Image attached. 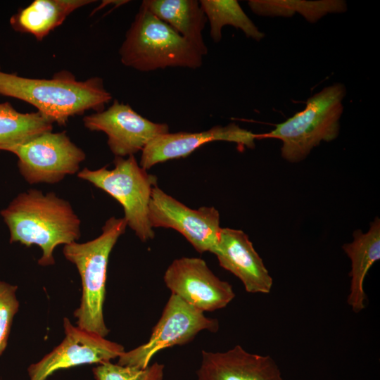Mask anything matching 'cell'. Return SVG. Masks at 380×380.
I'll use <instances>...</instances> for the list:
<instances>
[{
    "label": "cell",
    "instance_id": "52a82bcc",
    "mask_svg": "<svg viewBox=\"0 0 380 380\" xmlns=\"http://www.w3.org/2000/svg\"><path fill=\"white\" fill-rule=\"evenodd\" d=\"M217 319L206 317L204 312L171 293L160 319L153 327L147 342L124 352L118 364L139 369L146 368L159 351L191 342L202 331L217 332Z\"/></svg>",
    "mask_w": 380,
    "mask_h": 380
},
{
    "label": "cell",
    "instance_id": "4fadbf2b",
    "mask_svg": "<svg viewBox=\"0 0 380 380\" xmlns=\"http://www.w3.org/2000/svg\"><path fill=\"white\" fill-rule=\"evenodd\" d=\"M260 139V134L241 128L234 122L199 132H168L156 137L145 146L139 165L147 170L158 163L186 157L200 146L215 141L233 142L252 149L255 140Z\"/></svg>",
    "mask_w": 380,
    "mask_h": 380
},
{
    "label": "cell",
    "instance_id": "7402d4cb",
    "mask_svg": "<svg viewBox=\"0 0 380 380\" xmlns=\"http://www.w3.org/2000/svg\"><path fill=\"white\" fill-rule=\"evenodd\" d=\"M165 366L158 362L144 369L105 362L92 369L96 380H163Z\"/></svg>",
    "mask_w": 380,
    "mask_h": 380
},
{
    "label": "cell",
    "instance_id": "ba28073f",
    "mask_svg": "<svg viewBox=\"0 0 380 380\" xmlns=\"http://www.w3.org/2000/svg\"><path fill=\"white\" fill-rule=\"evenodd\" d=\"M18 157L20 173L30 184H56L78 172L86 158L65 131L46 132L11 150Z\"/></svg>",
    "mask_w": 380,
    "mask_h": 380
},
{
    "label": "cell",
    "instance_id": "7a4b0ae2",
    "mask_svg": "<svg viewBox=\"0 0 380 380\" xmlns=\"http://www.w3.org/2000/svg\"><path fill=\"white\" fill-rule=\"evenodd\" d=\"M0 94L22 100L34 106L52 123L65 125L70 117L94 110H104L112 99L101 77L77 80L68 70L51 79H34L0 71Z\"/></svg>",
    "mask_w": 380,
    "mask_h": 380
},
{
    "label": "cell",
    "instance_id": "6da1fadb",
    "mask_svg": "<svg viewBox=\"0 0 380 380\" xmlns=\"http://www.w3.org/2000/svg\"><path fill=\"white\" fill-rule=\"evenodd\" d=\"M1 215L10 232V243L41 248V266L53 265L55 248L77 241L81 235V222L71 205L53 192L31 189L18 194Z\"/></svg>",
    "mask_w": 380,
    "mask_h": 380
},
{
    "label": "cell",
    "instance_id": "7c38bea8",
    "mask_svg": "<svg viewBox=\"0 0 380 380\" xmlns=\"http://www.w3.org/2000/svg\"><path fill=\"white\" fill-rule=\"evenodd\" d=\"M163 279L172 294L203 312L224 308L235 297L232 285L218 278L199 258L175 259Z\"/></svg>",
    "mask_w": 380,
    "mask_h": 380
},
{
    "label": "cell",
    "instance_id": "8992f818",
    "mask_svg": "<svg viewBox=\"0 0 380 380\" xmlns=\"http://www.w3.org/2000/svg\"><path fill=\"white\" fill-rule=\"evenodd\" d=\"M114 167L84 168L77 177L104 191L122 206L127 226L143 242L154 238L148 220V205L156 177L148 174L134 155L127 158L115 156Z\"/></svg>",
    "mask_w": 380,
    "mask_h": 380
},
{
    "label": "cell",
    "instance_id": "5bb4252c",
    "mask_svg": "<svg viewBox=\"0 0 380 380\" xmlns=\"http://www.w3.org/2000/svg\"><path fill=\"white\" fill-rule=\"evenodd\" d=\"M220 265L237 277L246 291L269 293L273 280L248 235L242 230L222 228L212 252Z\"/></svg>",
    "mask_w": 380,
    "mask_h": 380
},
{
    "label": "cell",
    "instance_id": "ffe728a7",
    "mask_svg": "<svg viewBox=\"0 0 380 380\" xmlns=\"http://www.w3.org/2000/svg\"><path fill=\"white\" fill-rule=\"evenodd\" d=\"M248 5L260 16L287 18L297 13L311 23L327 14L342 13L348 9L343 0H249Z\"/></svg>",
    "mask_w": 380,
    "mask_h": 380
},
{
    "label": "cell",
    "instance_id": "2e32d148",
    "mask_svg": "<svg viewBox=\"0 0 380 380\" xmlns=\"http://www.w3.org/2000/svg\"><path fill=\"white\" fill-rule=\"evenodd\" d=\"M353 240L342 248L351 260V277L348 304L354 312L365 308L366 293L363 284L366 275L375 262L380 259V220L371 222L367 232L360 229L354 232Z\"/></svg>",
    "mask_w": 380,
    "mask_h": 380
},
{
    "label": "cell",
    "instance_id": "e0dca14e",
    "mask_svg": "<svg viewBox=\"0 0 380 380\" xmlns=\"http://www.w3.org/2000/svg\"><path fill=\"white\" fill-rule=\"evenodd\" d=\"M191 42L202 54L208 53L203 37L207 18L196 0H145L141 4Z\"/></svg>",
    "mask_w": 380,
    "mask_h": 380
},
{
    "label": "cell",
    "instance_id": "277c9868",
    "mask_svg": "<svg viewBox=\"0 0 380 380\" xmlns=\"http://www.w3.org/2000/svg\"><path fill=\"white\" fill-rule=\"evenodd\" d=\"M121 63L141 72L181 67L196 69L202 54L188 40L141 5L120 50Z\"/></svg>",
    "mask_w": 380,
    "mask_h": 380
},
{
    "label": "cell",
    "instance_id": "30bf717a",
    "mask_svg": "<svg viewBox=\"0 0 380 380\" xmlns=\"http://www.w3.org/2000/svg\"><path fill=\"white\" fill-rule=\"evenodd\" d=\"M65 336L59 345L27 369L30 380H46L58 370L118 358L124 347L96 334L74 326L63 318Z\"/></svg>",
    "mask_w": 380,
    "mask_h": 380
},
{
    "label": "cell",
    "instance_id": "9c48e42d",
    "mask_svg": "<svg viewBox=\"0 0 380 380\" xmlns=\"http://www.w3.org/2000/svg\"><path fill=\"white\" fill-rule=\"evenodd\" d=\"M148 220L153 228L177 231L199 253L213 251L222 229L220 214L215 208L202 206L197 210L191 209L157 185L151 196Z\"/></svg>",
    "mask_w": 380,
    "mask_h": 380
},
{
    "label": "cell",
    "instance_id": "3957f363",
    "mask_svg": "<svg viewBox=\"0 0 380 380\" xmlns=\"http://www.w3.org/2000/svg\"><path fill=\"white\" fill-rule=\"evenodd\" d=\"M127 226L124 217H110L96 239L84 243L75 241L63 248L65 258L76 266L81 279L80 304L73 313L77 326L103 337L110 331L103 312L108 258Z\"/></svg>",
    "mask_w": 380,
    "mask_h": 380
},
{
    "label": "cell",
    "instance_id": "603a6c76",
    "mask_svg": "<svg viewBox=\"0 0 380 380\" xmlns=\"http://www.w3.org/2000/svg\"><path fill=\"white\" fill-rule=\"evenodd\" d=\"M18 286L0 281V356L6 348L11 326L19 310Z\"/></svg>",
    "mask_w": 380,
    "mask_h": 380
},
{
    "label": "cell",
    "instance_id": "9a60e30c",
    "mask_svg": "<svg viewBox=\"0 0 380 380\" xmlns=\"http://www.w3.org/2000/svg\"><path fill=\"white\" fill-rule=\"evenodd\" d=\"M196 376V380H285L272 357L239 345L224 352L203 350Z\"/></svg>",
    "mask_w": 380,
    "mask_h": 380
},
{
    "label": "cell",
    "instance_id": "d6986e66",
    "mask_svg": "<svg viewBox=\"0 0 380 380\" xmlns=\"http://www.w3.org/2000/svg\"><path fill=\"white\" fill-rule=\"evenodd\" d=\"M52 129L53 123L39 112L23 113L9 102L0 103V150L10 152L14 147Z\"/></svg>",
    "mask_w": 380,
    "mask_h": 380
},
{
    "label": "cell",
    "instance_id": "8fae6325",
    "mask_svg": "<svg viewBox=\"0 0 380 380\" xmlns=\"http://www.w3.org/2000/svg\"><path fill=\"white\" fill-rule=\"evenodd\" d=\"M83 123L91 131L104 132L111 152L123 158L142 151L153 139L169 132L167 124L152 122L116 99L107 109L84 116Z\"/></svg>",
    "mask_w": 380,
    "mask_h": 380
},
{
    "label": "cell",
    "instance_id": "5b68a950",
    "mask_svg": "<svg viewBox=\"0 0 380 380\" xmlns=\"http://www.w3.org/2000/svg\"><path fill=\"white\" fill-rule=\"evenodd\" d=\"M346 89L334 83L310 97L305 108L271 132L260 134V139H277L281 141V157L290 163L304 160L322 141L336 139L343 112V101Z\"/></svg>",
    "mask_w": 380,
    "mask_h": 380
},
{
    "label": "cell",
    "instance_id": "ac0fdd59",
    "mask_svg": "<svg viewBox=\"0 0 380 380\" xmlns=\"http://www.w3.org/2000/svg\"><path fill=\"white\" fill-rule=\"evenodd\" d=\"M92 0H34L12 15L10 24L17 32L33 35L41 41L60 26L76 9Z\"/></svg>",
    "mask_w": 380,
    "mask_h": 380
},
{
    "label": "cell",
    "instance_id": "44dd1931",
    "mask_svg": "<svg viewBox=\"0 0 380 380\" xmlns=\"http://www.w3.org/2000/svg\"><path fill=\"white\" fill-rule=\"evenodd\" d=\"M199 3L210 23V37L215 43L221 40L222 30L226 25L241 30L246 37L257 42L265 37L246 14L238 1L201 0Z\"/></svg>",
    "mask_w": 380,
    "mask_h": 380
}]
</instances>
